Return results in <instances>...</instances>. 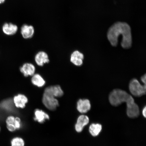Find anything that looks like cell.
Segmentation results:
<instances>
[{
	"instance_id": "obj_7",
	"label": "cell",
	"mask_w": 146,
	"mask_h": 146,
	"mask_svg": "<svg viewBox=\"0 0 146 146\" xmlns=\"http://www.w3.org/2000/svg\"><path fill=\"white\" fill-rule=\"evenodd\" d=\"M20 71L25 77L33 76L35 74L36 68L35 66L31 63L24 64L20 68Z\"/></svg>"
},
{
	"instance_id": "obj_20",
	"label": "cell",
	"mask_w": 146,
	"mask_h": 146,
	"mask_svg": "<svg viewBox=\"0 0 146 146\" xmlns=\"http://www.w3.org/2000/svg\"><path fill=\"white\" fill-rule=\"evenodd\" d=\"M7 127L8 130L10 132H13L15 131L16 129L15 125H7Z\"/></svg>"
},
{
	"instance_id": "obj_24",
	"label": "cell",
	"mask_w": 146,
	"mask_h": 146,
	"mask_svg": "<svg viewBox=\"0 0 146 146\" xmlns=\"http://www.w3.org/2000/svg\"><path fill=\"white\" fill-rule=\"evenodd\" d=\"M0 131H1V127H0Z\"/></svg>"
},
{
	"instance_id": "obj_14",
	"label": "cell",
	"mask_w": 146,
	"mask_h": 146,
	"mask_svg": "<svg viewBox=\"0 0 146 146\" xmlns=\"http://www.w3.org/2000/svg\"><path fill=\"white\" fill-rule=\"evenodd\" d=\"M49 119L48 114L40 109H36L35 112L34 119L40 123H43L45 120Z\"/></svg>"
},
{
	"instance_id": "obj_15",
	"label": "cell",
	"mask_w": 146,
	"mask_h": 146,
	"mask_svg": "<svg viewBox=\"0 0 146 146\" xmlns=\"http://www.w3.org/2000/svg\"><path fill=\"white\" fill-rule=\"evenodd\" d=\"M31 82L33 84L39 87H42L45 84V80L39 74H35L32 76Z\"/></svg>"
},
{
	"instance_id": "obj_13",
	"label": "cell",
	"mask_w": 146,
	"mask_h": 146,
	"mask_svg": "<svg viewBox=\"0 0 146 146\" xmlns=\"http://www.w3.org/2000/svg\"><path fill=\"white\" fill-rule=\"evenodd\" d=\"M3 31L7 35H12L17 33L18 27L12 23H5L3 27Z\"/></svg>"
},
{
	"instance_id": "obj_2",
	"label": "cell",
	"mask_w": 146,
	"mask_h": 146,
	"mask_svg": "<svg viewBox=\"0 0 146 146\" xmlns=\"http://www.w3.org/2000/svg\"><path fill=\"white\" fill-rule=\"evenodd\" d=\"M110 103L113 106H117L123 102L127 105V114L129 117H138L139 114L138 106L135 103L134 98L126 91L120 89H115L109 95Z\"/></svg>"
},
{
	"instance_id": "obj_16",
	"label": "cell",
	"mask_w": 146,
	"mask_h": 146,
	"mask_svg": "<svg viewBox=\"0 0 146 146\" xmlns=\"http://www.w3.org/2000/svg\"><path fill=\"white\" fill-rule=\"evenodd\" d=\"M102 129V126L100 124L93 123L89 127V131L92 136L96 137L98 135Z\"/></svg>"
},
{
	"instance_id": "obj_17",
	"label": "cell",
	"mask_w": 146,
	"mask_h": 146,
	"mask_svg": "<svg viewBox=\"0 0 146 146\" xmlns=\"http://www.w3.org/2000/svg\"><path fill=\"white\" fill-rule=\"evenodd\" d=\"M11 144V146H25V142L22 138L15 137L12 140Z\"/></svg>"
},
{
	"instance_id": "obj_11",
	"label": "cell",
	"mask_w": 146,
	"mask_h": 146,
	"mask_svg": "<svg viewBox=\"0 0 146 146\" xmlns=\"http://www.w3.org/2000/svg\"><path fill=\"white\" fill-rule=\"evenodd\" d=\"M84 55L79 51L76 50L71 54L70 61L74 65L80 66L83 63Z\"/></svg>"
},
{
	"instance_id": "obj_4",
	"label": "cell",
	"mask_w": 146,
	"mask_h": 146,
	"mask_svg": "<svg viewBox=\"0 0 146 146\" xmlns=\"http://www.w3.org/2000/svg\"><path fill=\"white\" fill-rule=\"evenodd\" d=\"M42 102L45 106L51 111L55 110L59 106V101L56 98L44 93L43 95Z\"/></svg>"
},
{
	"instance_id": "obj_18",
	"label": "cell",
	"mask_w": 146,
	"mask_h": 146,
	"mask_svg": "<svg viewBox=\"0 0 146 146\" xmlns=\"http://www.w3.org/2000/svg\"><path fill=\"white\" fill-rule=\"evenodd\" d=\"M15 118L13 116H8L6 120L7 125H14L15 122Z\"/></svg>"
},
{
	"instance_id": "obj_21",
	"label": "cell",
	"mask_w": 146,
	"mask_h": 146,
	"mask_svg": "<svg viewBox=\"0 0 146 146\" xmlns=\"http://www.w3.org/2000/svg\"><path fill=\"white\" fill-rule=\"evenodd\" d=\"M146 74H145V75H144V76H142L141 78V80L143 82V83L145 85L146 84Z\"/></svg>"
},
{
	"instance_id": "obj_22",
	"label": "cell",
	"mask_w": 146,
	"mask_h": 146,
	"mask_svg": "<svg viewBox=\"0 0 146 146\" xmlns=\"http://www.w3.org/2000/svg\"><path fill=\"white\" fill-rule=\"evenodd\" d=\"M142 114L144 117L146 118V107H145L142 111Z\"/></svg>"
},
{
	"instance_id": "obj_1",
	"label": "cell",
	"mask_w": 146,
	"mask_h": 146,
	"mask_svg": "<svg viewBox=\"0 0 146 146\" xmlns=\"http://www.w3.org/2000/svg\"><path fill=\"white\" fill-rule=\"evenodd\" d=\"M120 35L122 36V47L125 49L130 48L132 44V35L130 27L127 23H117L109 29L107 37L113 46L117 45L118 38Z\"/></svg>"
},
{
	"instance_id": "obj_5",
	"label": "cell",
	"mask_w": 146,
	"mask_h": 146,
	"mask_svg": "<svg viewBox=\"0 0 146 146\" xmlns=\"http://www.w3.org/2000/svg\"><path fill=\"white\" fill-rule=\"evenodd\" d=\"M44 93L50 95L55 98H59L62 96L63 91L59 85L52 86L45 89Z\"/></svg>"
},
{
	"instance_id": "obj_8",
	"label": "cell",
	"mask_w": 146,
	"mask_h": 146,
	"mask_svg": "<svg viewBox=\"0 0 146 146\" xmlns=\"http://www.w3.org/2000/svg\"><path fill=\"white\" fill-rule=\"evenodd\" d=\"M91 104L87 99H80L77 102V109L78 112L81 113H85L88 112L91 109Z\"/></svg>"
},
{
	"instance_id": "obj_3",
	"label": "cell",
	"mask_w": 146,
	"mask_h": 146,
	"mask_svg": "<svg viewBox=\"0 0 146 146\" xmlns=\"http://www.w3.org/2000/svg\"><path fill=\"white\" fill-rule=\"evenodd\" d=\"M129 88L131 94L135 96L140 97L146 94V85H141L135 78L131 80Z\"/></svg>"
},
{
	"instance_id": "obj_23",
	"label": "cell",
	"mask_w": 146,
	"mask_h": 146,
	"mask_svg": "<svg viewBox=\"0 0 146 146\" xmlns=\"http://www.w3.org/2000/svg\"><path fill=\"white\" fill-rule=\"evenodd\" d=\"M5 0H0V4L3 3L5 2Z\"/></svg>"
},
{
	"instance_id": "obj_9",
	"label": "cell",
	"mask_w": 146,
	"mask_h": 146,
	"mask_svg": "<svg viewBox=\"0 0 146 146\" xmlns=\"http://www.w3.org/2000/svg\"><path fill=\"white\" fill-rule=\"evenodd\" d=\"M35 60L36 64L40 66H43L50 61L48 54L43 51H40L36 54Z\"/></svg>"
},
{
	"instance_id": "obj_10",
	"label": "cell",
	"mask_w": 146,
	"mask_h": 146,
	"mask_svg": "<svg viewBox=\"0 0 146 146\" xmlns=\"http://www.w3.org/2000/svg\"><path fill=\"white\" fill-rule=\"evenodd\" d=\"M89 118L88 117L85 115L80 116L78 119L77 123L75 125L76 132L80 133L82 132L84 127L89 123Z\"/></svg>"
},
{
	"instance_id": "obj_19",
	"label": "cell",
	"mask_w": 146,
	"mask_h": 146,
	"mask_svg": "<svg viewBox=\"0 0 146 146\" xmlns=\"http://www.w3.org/2000/svg\"><path fill=\"white\" fill-rule=\"evenodd\" d=\"M14 125L16 129H19L21 127V121L19 118H15Z\"/></svg>"
},
{
	"instance_id": "obj_6",
	"label": "cell",
	"mask_w": 146,
	"mask_h": 146,
	"mask_svg": "<svg viewBox=\"0 0 146 146\" xmlns=\"http://www.w3.org/2000/svg\"><path fill=\"white\" fill-rule=\"evenodd\" d=\"M13 103L17 108H25L28 101V98L24 95L19 94L15 96L13 98Z\"/></svg>"
},
{
	"instance_id": "obj_12",
	"label": "cell",
	"mask_w": 146,
	"mask_h": 146,
	"mask_svg": "<svg viewBox=\"0 0 146 146\" xmlns=\"http://www.w3.org/2000/svg\"><path fill=\"white\" fill-rule=\"evenodd\" d=\"M21 33L24 38L30 39L34 35V29L32 25H24L21 27Z\"/></svg>"
}]
</instances>
